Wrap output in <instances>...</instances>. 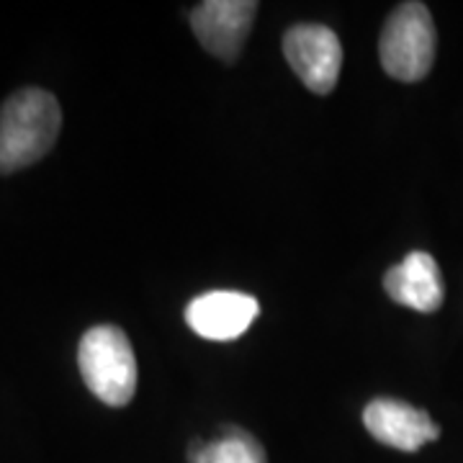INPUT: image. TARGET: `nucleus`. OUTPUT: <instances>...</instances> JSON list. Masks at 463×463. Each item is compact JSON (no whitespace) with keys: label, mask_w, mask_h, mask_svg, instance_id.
<instances>
[{"label":"nucleus","mask_w":463,"mask_h":463,"mask_svg":"<svg viewBox=\"0 0 463 463\" xmlns=\"http://www.w3.org/2000/svg\"><path fill=\"white\" fill-rule=\"evenodd\" d=\"M62 127L60 103L50 90L24 88L0 106V173L42 160Z\"/></svg>","instance_id":"f257e3e1"},{"label":"nucleus","mask_w":463,"mask_h":463,"mask_svg":"<svg viewBox=\"0 0 463 463\" xmlns=\"http://www.w3.org/2000/svg\"><path fill=\"white\" fill-rule=\"evenodd\" d=\"M283 54L298 80L312 93H332L343 67V47L332 29L319 24H298L283 36Z\"/></svg>","instance_id":"20e7f679"},{"label":"nucleus","mask_w":463,"mask_h":463,"mask_svg":"<svg viewBox=\"0 0 463 463\" xmlns=\"http://www.w3.org/2000/svg\"><path fill=\"white\" fill-rule=\"evenodd\" d=\"M383 288L392 301L410 307L414 312L430 315L443 304V276L435 258L428 252H410L404 260L386 270Z\"/></svg>","instance_id":"6e6552de"},{"label":"nucleus","mask_w":463,"mask_h":463,"mask_svg":"<svg viewBox=\"0 0 463 463\" xmlns=\"http://www.w3.org/2000/svg\"><path fill=\"white\" fill-rule=\"evenodd\" d=\"M191 463H268L263 446L240 428H227L219 440L201 443L196 440L188 448Z\"/></svg>","instance_id":"1a4fd4ad"},{"label":"nucleus","mask_w":463,"mask_h":463,"mask_svg":"<svg viewBox=\"0 0 463 463\" xmlns=\"http://www.w3.org/2000/svg\"><path fill=\"white\" fill-rule=\"evenodd\" d=\"M258 14L252 0H206L191 11V26L201 47L222 62H234L248 42Z\"/></svg>","instance_id":"39448f33"},{"label":"nucleus","mask_w":463,"mask_h":463,"mask_svg":"<svg viewBox=\"0 0 463 463\" xmlns=\"http://www.w3.org/2000/svg\"><path fill=\"white\" fill-rule=\"evenodd\" d=\"M260 315L258 298L240 291H209L185 307V322L203 340L230 343L242 337Z\"/></svg>","instance_id":"423d86ee"},{"label":"nucleus","mask_w":463,"mask_h":463,"mask_svg":"<svg viewBox=\"0 0 463 463\" xmlns=\"http://www.w3.org/2000/svg\"><path fill=\"white\" fill-rule=\"evenodd\" d=\"M85 386L109 407H127L137 392V358L127 332L99 325L85 332L78 347Z\"/></svg>","instance_id":"f03ea898"},{"label":"nucleus","mask_w":463,"mask_h":463,"mask_svg":"<svg viewBox=\"0 0 463 463\" xmlns=\"http://www.w3.org/2000/svg\"><path fill=\"white\" fill-rule=\"evenodd\" d=\"M364 425L381 446L404 453H414L440 438V428L432 422L430 414L402 399H373L364 410Z\"/></svg>","instance_id":"0eeeda50"},{"label":"nucleus","mask_w":463,"mask_h":463,"mask_svg":"<svg viewBox=\"0 0 463 463\" xmlns=\"http://www.w3.org/2000/svg\"><path fill=\"white\" fill-rule=\"evenodd\" d=\"M435 24L422 3H402L386 18L379 39L381 65L389 78L417 83L430 72L435 62Z\"/></svg>","instance_id":"7ed1b4c3"}]
</instances>
